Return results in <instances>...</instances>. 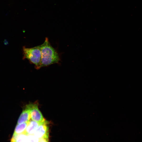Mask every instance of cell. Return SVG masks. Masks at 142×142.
I'll return each instance as SVG.
<instances>
[{
	"mask_svg": "<svg viewBox=\"0 0 142 142\" xmlns=\"http://www.w3.org/2000/svg\"><path fill=\"white\" fill-rule=\"evenodd\" d=\"M40 45L41 68L59 63L60 61L59 55L51 45L47 37L45 38L44 43Z\"/></svg>",
	"mask_w": 142,
	"mask_h": 142,
	"instance_id": "6da1fadb",
	"label": "cell"
},
{
	"mask_svg": "<svg viewBox=\"0 0 142 142\" xmlns=\"http://www.w3.org/2000/svg\"><path fill=\"white\" fill-rule=\"evenodd\" d=\"M23 59H28L30 63L34 64L35 68H41V45L32 48L23 47Z\"/></svg>",
	"mask_w": 142,
	"mask_h": 142,
	"instance_id": "7a4b0ae2",
	"label": "cell"
},
{
	"mask_svg": "<svg viewBox=\"0 0 142 142\" xmlns=\"http://www.w3.org/2000/svg\"><path fill=\"white\" fill-rule=\"evenodd\" d=\"M30 110L31 119L40 124H48L49 122L43 118L36 104H31L27 105Z\"/></svg>",
	"mask_w": 142,
	"mask_h": 142,
	"instance_id": "3957f363",
	"label": "cell"
},
{
	"mask_svg": "<svg viewBox=\"0 0 142 142\" xmlns=\"http://www.w3.org/2000/svg\"><path fill=\"white\" fill-rule=\"evenodd\" d=\"M47 124H40L33 135L38 139L42 138L49 139V128Z\"/></svg>",
	"mask_w": 142,
	"mask_h": 142,
	"instance_id": "277c9868",
	"label": "cell"
},
{
	"mask_svg": "<svg viewBox=\"0 0 142 142\" xmlns=\"http://www.w3.org/2000/svg\"><path fill=\"white\" fill-rule=\"evenodd\" d=\"M31 119L30 110L27 105L19 117L17 124L28 123Z\"/></svg>",
	"mask_w": 142,
	"mask_h": 142,
	"instance_id": "5b68a950",
	"label": "cell"
},
{
	"mask_svg": "<svg viewBox=\"0 0 142 142\" xmlns=\"http://www.w3.org/2000/svg\"><path fill=\"white\" fill-rule=\"evenodd\" d=\"M39 124V123L35 121L30 120L28 122L25 133L27 135L33 134Z\"/></svg>",
	"mask_w": 142,
	"mask_h": 142,
	"instance_id": "8992f818",
	"label": "cell"
},
{
	"mask_svg": "<svg viewBox=\"0 0 142 142\" xmlns=\"http://www.w3.org/2000/svg\"><path fill=\"white\" fill-rule=\"evenodd\" d=\"M11 140L16 142H29L28 135L25 133L18 134H13Z\"/></svg>",
	"mask_w": 142,
	"mask_h": 142,
	"instance_id": "52a82bcc",
	"label": "cell"
},
{
	"mask_svg": "<svg viewBox=\"0 0 142 142\" xmlns=\"http://www.w3.org/2000/svg\"><path fill=\"white\" fill-rule=\"evenodd\" d=\"M28 123L17 124L15 128L13 134H18L25 133Z\"/></svg>",
	"mask_w": 142,
	"mask_h": 142,
	"instance_id": "ba28073f",
	"label": "cell"
},
{
	"mask_svg": "<svg viewBox=\"0 0 142 142\" xmlns=\"http://www.w3.org/2000/svg\"><path fill=\"white\" fill-rule=\"evenodd\" d=\"M29 142H38L39 139L33 134L28 135Z\"/></svg>",
	"mask_w": 142,
	"mask_h": 142,
	"instance_id": "9c48e42d",
	"label": "cell"
},
{
	"mask_svg": "<svg viewBox=\"0 0 142 142\" xmlns=\"http://www.w3.org/2000/svg\"><path fill=\"white\" fill-rule=\"evenodd\" d=\"M49 139L42 138L39 139L38 142H48Z\"/></svg>",
	"mask_w": 142,
	"mask_h": 142,
	"instance_id": "30bf717a",
	"label": "cell"
},
{
	"mask_svg": "<svg viewBox=\"0 0 142 142\" xmlns=\"http://www.w3.org/2000/svg\"><path fill=\"white\" fill-rule=\"evenodd\" d=\"M11 142H15V141H13V140H11Z\"/></svg>",
	"mask_w": 142,
	"mask_h": 142,
	"instance_id": "8fae6325",
	"label": "cell"
}]
</instances>
